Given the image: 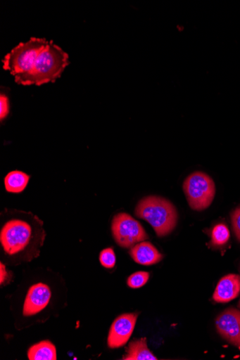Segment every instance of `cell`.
Wrapping results in <instances>:
<instances>
[{
	"instance_id": "cell-10",
	"label": "cell",
	"mask_w": 240,
	"mask_h": 360,
	"mask_svg": "<svg viewBox=\"0 0 240 360\" xmlns=\"http://www.w3.org/2000/svg\"><path fill=\"white\" fill-rule=\"evenodd\" d=\"M240 293V276L236 274H229L219 281L213 300L217 303H228L237 298Z\"/></svg>"
},
{
	"instance_id": "cell-14",
	"label": "cell",
	"mask_w": 240,
	"mask_h": 360,
	"mask_svg": "<svg viewBox=\"0 0 240 360\" xmlns=\"http://www.w3.org/2000/svg\"><path fill=\"white\" fill-rule=\"evenodd\" d=\"M30 180V176L24 172L13 171L5 178V186L10 193H19L25 190Z\"/></svg>"
},
{
	"instance_id": "cell-15",
	"label": "cell",
	"mask_w": 240,
	"mask_h": 360,
	"mask_svg": "<svg viewBox=\"0 0 240 360\" xmlns=\"http://www.w3.org/2000/svg\"><path fill=\"white\" fill-rule=\"evenodd\" d=\"M230 233L228 227L223 224L216 225L212 233L211 244L213 246H222L228 243Z\"/></svg>"
},
{
	"instance_id": "cell-11",
	"label": "cell",
	"mask_w": 240,
	"mask_h": 360,
	"mask_svg": "<svg viewBox=\"0 0 240 360\" xmlns=\"http://www.w3.org/2000/svg\"><path fill=\"white\" fill-rule=\"evenodd\" d=\"M130 255L135 263L143 266L157 264L163 258V255L152 243L144 241L130 248Z\"/></svg>"
},
{
	"instance_id": "cell-19",
	"label": "cell",
	"mask_w": 240,
	"mask_h": 360,
	"mask_svg": "<svg viewBox=\"0 0 240 360\" xmlns=\"http://www.w3.org/2000/svg\"><path fill=\"white\" fill-rule=\"evenodd\" d=\"M10 113L9 98L4 94L0 95V120L3 121Z\"/></svg>"
},
{
	"instance_id": "cell-21",
	"label": "cell",
	"mask_w": 240,
	"mask_h": 360,
	"mask_svg": "<svg viewBox=\"0 0 240 360\" xmlns=\"http://www.w3.org/2000/svg\"><path fill=\"white\" fill-rule=\"evenodd\" d=\"M237 307H238V308L240 309V300H239V303H238Z\"/></svg>"
},
{
	"instance_id": "cell-9",
	"label": "cell",
	"mask_w": 240,
	"mask_h": 360,
	"mask_svg": "<svg viewBox=\"0 0 240 360\" xmlns=\"http://www.w3.org/2000/svg\"><path fill=\"white\" fill-rule=\"evenodd\" d=\"M51 291L49 285L40 283L32 285L27 293L23 307V315L31 316L43 311L49 304Z\"/></svg>"
},
{
	"instance_id": "cell-8",
	"label": "cell",
	"mask_w": 240,
	"mask_h": 360,
	"mask_svg": "<svg viewBox=\"0 0 240 360\" xmlns=\"http://www.w3.org/2000/svg\"><path fill=\"white\" fill-rule=\"evenodd\" d=\"M138 317L139 314H124L114 321L108 338V345L110 348H120L127 343L133 333Z\"/></svg>"
},
{
	"instance_id": "cell-12",
	"label": "cell",
	"mask_w": 240,
	"mask_h": 360,
	"mask_svg": "<svg viewBox=\"0 0 240 360\" xmlns=\"http://www.w3.org/2000/svg\"><path fill=\"white\" fill-rule=\"evenodd\" d=\"M124 360H157L158 358L149 349L146 338L132 341L126 350Z\"/></svg>"
},
{
	"instance_id": "cell-3",
	"label": "cell",
	"mask_w": 240,
	"mask_h": 360,
	"mask_svg": "<svg viewBox=\"0 0 240 360\" xmlns=\"http://www.w3.org/2000/svg\"><path fill=\"white\" fill-rule=\"evenodd\" d=\"M137 217L148 221L159 238L172 233L178 221V212L175 206L166 199L158 195H149L137 205Z\"/></svg>"
},
{
	"instance_id": "cell-20",
	"label": "cell",
	"mask_w": 240,
	"mask_h": 360,
	"mask_svg": "<svg viewBox=\"0 0 240 360\" xmlns=\"http://www.w3.org/2000/svg\"><path fill=\"white\" fill-rule=\"evenodd\" d=\"M1 270H0V272H1V285H4V283H9L11 279L12 274H10L11 272H8L6 268V266L4 265L3 263H1Z\"/></svg>"
},
{
	"instance_id": "cell-1",
	"label": "cell",
	"mask_w": 240,
	"mask_h": 360,
	"mask_svg": "<svg viewBox=\"0 0 240 360\" xmlns=\"http://www.w3.org/2000/svg\"><path fill=\"white\" fill-rule=\"evenodd\" d=\"M43 225L36 215L17 212L1 228L0 243L4 254L15 260L30 261L39 257L46 238Z\"/></svg>"
},
{
	"instance_id": "cell-17",
	"label": "cell",
	"mask_w": 240,
	"mask_h": 360,
	"mask_svg": "<svg viewBox=\"0 0 240 360\" xmlns=\"http://www.w3.org/2000/svg\"><path fill=\"white\" fill-rule=\"evenodd\" d=\"M100 264L106 269H113L116 264V256L113 248L103 250L99 255Z\"/></svg>"
},
{
	"instance_id": "cell-4",
	"label": "cell",
	"mask_w": 240,
	"mask_h": 360,
	"mask_svg": "<svg viewBox=\"0 0 240 360\" xmlns=\"http://www.w3.org/2000/svg\"><path fill=\"white\" fill-rule=\"evenodd\" d=\"M49 42L44 39L31 38L26 43H20L4 58V69L15 77V82L19 80L32 71Z\"/></svg>"
},
{
	"instance_id": "cell-16",
	"label": "cell",
	"mask_w": 240,
	"mask_h": 360,
	"mask_svg": "<svg viewBox=\"0 0 240 360\" xmlns=\"http://www.w3.org/2000/svg\"><path fill=\"white\" fill-rule=\"evenodd\" d=\"M150 274L149 272L139 271L132 274L127 279V285L131 288H140L149 281Z\"/></svg>"
},
{
	"instance_id": "cell-18",
	"label": "cell",
	"mask_w": 240,
	"mask_h": 360,
	"mask_svg": "<svg viewBox=\"0 0 240 360\" xmlns=\"http://www.w3.org/2000/svg\"><path fill=\"white\" fill-rule=\"evenodd\" d=\"M230 217L234 233L240 242V205L232 211Z\"/></svg>"
},
{
	"instance_id": "cell-5",
	"label": "cell",
	"mask_w": 240,
	"mask_h": 360,
	"mask_svg": "<svg viewBox=\"0 0 240 360\" xmlns=\"http://www.w3.org/2000/svg\"><path fill=\"white\" fill-rule=\"evenodd\" d=\"M189 207L194 211H203L213 203L216 187L213 179L208 174L196 172L189 176L183 184Z\"/></svg>"
},
{
	"instance_id": "cell-2",
	"label": "cell",
	"mask_w": 240,
	"mask_h": 360,
	"mask_svg": "<svg viewBox=\"0 0 240 360\" xmlns=\"http://www.w3.org/2000/svg\"><path fill=\"white\" fill-rule=\"evenodd\" d=\"M70 63L68 54L52 41H49L39 56L32 71L15 82L25 86L54 83Z\"/></svg>"
},
{
	"instance_id": "cell-6",
	"label": "cell",
	"mask_w": 240,
	"mask_h": 360,
	"mask_svg": "<svg viewBox=\"0 0 240 360\" xmlns=\"http://www.w3.org/2000/svg\"><path fill=\"white\" fill-rule=\"evenodd\" d=\"M112 233L117 244L127 249L149 238L141 223L127 213H120L114 217Z\"/></svg>"
},
{
	"instance_id": "cell-13",
	"label": "cell",
	"mask_w": 240,
	"mask_h": 360,
	"mask_svg": "<svg viewBox=\"0 0 240 360\" xmlns=\"http://www.w3.org/2000/svg\"><path fill=\"white\" fill-rule=\"evenodd\" d=\"M27 357L30 360H56V349L50 341H42L28 349Z\"/></svg>"
},
{
	"instance_id": "cell-7",
	"label": "cell",
	"mask_w": 240,
	"mask_h": 360,
	"mask_svg": "<svg viewBox=\"0 0 240 360\" xmlns=\"http://www.w3.org/2000/svg\"><path fill=\"white\" fill-rule=\"evenodd\" d=\"M218 334L228 343L240 349V311L229 307L216 319Z\"/></svg>"
}]
</instances>
